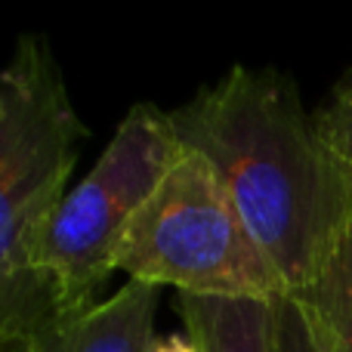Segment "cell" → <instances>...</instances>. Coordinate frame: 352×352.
<instances>
[{"label": "cell", "mask_w": 352, "mask_h": 352, "mask_svg": "<svg viewBox=\"0 0 352 352\" xmlns=\"http://www.w3.org/2000/svg\"><path fill=\"white\" fill-rule=\"evenodd\" d=\"M173 115L182 148L217 170L287 294L309 285L352 223V173L287 74L232 65Z\"/></svg>", "instance_id": "6da1fadb"}, {"label": "cell", "mask_w": 352, "mask_h": 352, "mask_svg": "<svg viewBox=\"0 0 352 352\" xmlns=\"http://www.w3.org/2000/svg\"><path fill=\"white\" fill-rule=\"evenodd\" d=\"M84 140L50 41L19 37L0 65V337H34L56 324L37 248L68 195Z\"/></svg>", "instance_id": "7a4b0ae2"}, {"label": "cell", "mask_w": 352, "mask_h": 352, "mask_svg": "<svg viewBox=\"0 0 352 352\" xmlns=\"http://www.w3.org/2000/svg\"><path fill=\"white\" fill-rule=\"evenodd\" d=\"M115 272L158 291L173 287L176 297L266 303L287 297L217 170L188 148L133 219Z\"/></svg>", "instance_id": "3957f363"}, {"label": "cell", "mask_w": 352, "mask_h": 352, "mask_svg": "<svg viewBox=\"0 0 352 352\" xmlns=\"http://www.w3.org/2000/svg\"><path fill=\"white\" fill-rule=\"evenodd\" d=\"M179 155L182 142L170 111L136 102L93 170L68 188L37 248V269L53 297L56 322L99 300L130 226Z\"/></svg>", "instance_id": "277c9868"}, {"label": "cell", "mask_w": 352, "mask_h": 352, "mask_svg": "<svg viewBox=\"0 0 352 352\" xmlns=\"http://www.w3.org/2000/svg\"><path fill=\"white\" fill-rule=\"evenodd\" d=\"M158 287L124 281L118 294L59 318L37 334L43 352H148L155 343Z\"/></svg>", "instance_id": "5b68a950"}, {"label": "cell", "mask_w": 352, "mask_h": 352, "mask_svg": "<svg viewBox=\"0 0 352 352\" xmlns=\"http://www.w3.org/2000/svg\"><path fill=\"white\" fill-rule=\"evenodd\" d=\"M275 303L176 297L186 334L201 352H275Z\"/></svg>", "instance_id": "8992f818"}, {"label": "cell", "mask_w": 352, "mask_h": 352, "mask_svg": "<svg viewBox=\"0 0 352 352\" xmlns=\"http://www.w3.org/2000/svg\"><path fill=\"white\" fill-rule=\"evenodd\" d=\"M291 297L303 303L324 352H352V223L316 278Z\"/></svg>", "instance_id": "52a82bcc"}, {"label": "cell", "mask_w": 352, "mask_h": 352, "mask_svg": "<svg viewBox=\"0 0 352 352\" xmlns=\"http://www.w3.org/2000/svg\"><path fill=\"white\" fill-rule=\"evenodd\" d=\"M316 127L324 146L334 152V158L352 173V72L346 74L334 96L328 99L322 111H316Z\"/></svg>", "instance_id": "ba28073f"}, {"label": "cell", "mask_w": 352, "mask_h": 352, "mask_svg": "<svg viewBox=\"0 0 352 352\" xmlns=\"http://www.w3.org/2000/svg\"><path fill=\"white\" fill-rule=\"evenodd\" d=\"M275 352H324L303 303L291 294L275 303Z\"/></svg>", "instance_id": "9c48e42d"}, {"label": "cell", "mask_w": 352, "mask_h": 352, "mask_svg": "<svg viewBox=\"0 0 352 352\" xmlns=\"http://www.w3.org/2000/svg\"><path fill=\"white\" fill-rule=\"evenodd\" d=\"M148 352H201V346L186 334V331H182V334L155 337V343H152V349Z\"/></svg>", "instance_id": "30bf717a"}, {"label": "cell", "mask_w": 352, "mask_h": 352, "mask_svg": "<svg viewBox=\"0 0 352 352\" xmlns=\"http://www.w3.org/2000/svg\"><path fill=\"white\" fill-rule=\"evenodd\" d=\"M0 352H43V349L34 334V337H0Z\"/></svg>", "instance_id": "8fae6325"}]
</instances>
